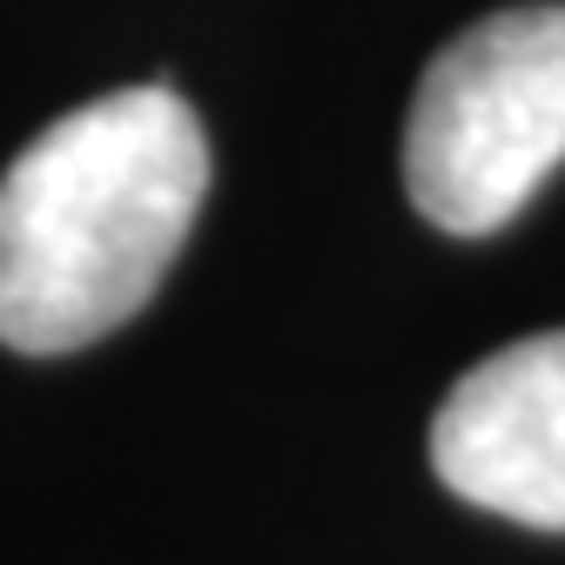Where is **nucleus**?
<instances>
[{
    "mask_svg": "<svg viewBox=\"0 0 565 565\" xmlns=\"http://www.w3.org/2000/svg\"><path fill=\"white\" fill-rule=\"evenodd\" d=\"M209 195V135L175 88H115L0 175V343L61 358L162 290Z\"/></svg>",
    "mask_w": 565,
    "mask_h": 565,
    "instance_id": "f257e3e1",
    "label": "nucleus"
},
{
    "mask_svg": "<svg viewBox=\"0 0 565 565\" xmlns=\"http://www.w3.org/2000/svg\"><path fill=\"white\" fill-rule=\"evenodd\" d=\"M565 162V0L484 14L438 47L404 121V189L445 236H491Z\"/></svg>",
    "mask_w": 565,
    "mask_h": 565,
    "instance_id": "f03ea898",
    "label": "nucleus"
},
{
    "mask_svg": "<svg viewBox=\"0 0 565 565\" xmlns=\"http://www.w3.org/2000/svg\"><path fill=\"white\" fill-rule=\"evenodd\" d=\"M431 465L465 505L565 532V330L471 364L431 417Z\"/></svg>",
    "mask_w": 565,
    "mask_h": 565,
    "instance_id": "7ed1b4c3",
    "label": "nucleus"
}]
</instances>
